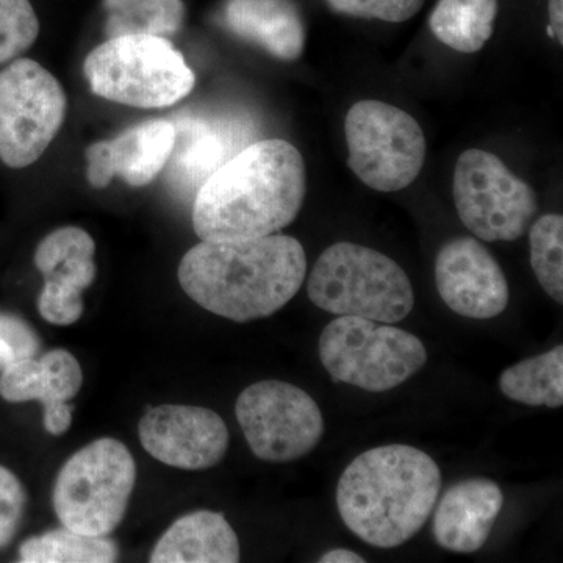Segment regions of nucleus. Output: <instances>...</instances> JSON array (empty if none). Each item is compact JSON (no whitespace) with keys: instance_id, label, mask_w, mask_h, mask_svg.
<instances>
[{"instance_id":"6ab92c4d","label":"nucleus","mask_w":563,"mask_h":563,"mask_svg":"<svg viewBox=\"0 0 563 563\" xmlns=\"http://www.w3.org/2000/svg\"><path fill=\"white\" fill-rule=\"evenodd\" d=\"M498 0H440L429 27L444 46L461 54L483 49L495 31Z\"/></svg>"},{"instance_id":"2eb2a0df","label":"nucleus","mask_w":563,"mask_h":563,"mask_svg":"<svg viewBox=\"0 0 563 563\" xmlns=\"http://www.w3.org/2000/svg\"><path fill=\"white\" fill-rule=\"evenodd\" d=\"M504 495L490 479L473 477L448 488L433 515V537L444 550L476 553L487 543Z\"/></svg>"},{"instance_id":"423d86ee","label":"nucleus","mask_w":563,"mask_h":563,"mask_svg":"<svg viewBox=\"0 0 563 563\" xmlns=\"http://www.w3.org/2000/svg\"><path fill=\"white\" fill-rule=\"evenodd\" d=\"M136 483V463L124 443L99 439L63 465L52 504L63 528L110 536L121 525Z\"/></svg>"},{"instance_id":"c756f323","label":"nucleus","mask_w":563,"mask_h":563,"mask_svg":"<svg viewBox=\"0 0 563 563\" xmlns=\"http://www.w3.org/2000/svg\"><path fill=\"white\" fill-rule=\"evenodd\" d=\"M27 493L16 474L0 466V550L14 539L24 518Z\"/></svg>"},{"instance_id":"f8f14e48","label":"nucleus","mask_w":563,"mask_h":563,"mask_svg":"<svg viewBox=\"0 0 563 563\" xmlns=\"http://www.w3.org/2000/svg\"><path fill=\"white\" fill-rule=\"evenodd\" d=\"M139 435L152 457L188 472L217 466L231 440L220 415L196 406L152 407L141 417Z\"/></svg>"},{"instance_id":"9d476101","label":"nucleus","mask_w":563,"mask_h":563,"mask_svg":"<svg viewBox=\"0 0 563 563\" xmlns=\"http://www.w3.org/2000/svg\"><path fill=\"white\" fill-rule=\"evenodd\" d=\"M453 195L463 224L484 242L521 239L537 213L532 188L487 151L468 150L459 157Z\"/></svg>"},{"instance_id":"2f4dec72","label":"nucleus","mask_w":563,"mask_h":563,"mask_svg":"<svg viewBox=\"0 0 563 563\" xmlns=\"http://www.w3.org/2000/svg\"><path fill=\"white\" fill-rule=\"evenodd\" d=\"M321 563H365V559L354 551L346 550V548H339V550L329 551V553L322 554L320 559Z\"/></svg>"},{"instance_id":"20e7f679","label":"nucleus","mask_w":563,"mask_h":563,"mask_svg":"<svg viewBox=\"0 0 563 563\" xmlns=\"http://www.w3.org/2000/svg\"><path fill=\"white\" fill-rule=\"evenodd\" d=\"M307 292L310 301L336 317L402 321L415 306L412 284L390 257L355 243H335L314 263Z\"/></svg>"},{"instance_id":"4468645a","label":"nucleus","mask_w":563,"mask_h":563,"mask_svg":"<svg viewBox=\"0 0 563 563\" xmlns=\"http://www.w3.org/2000/svg\"><path fill=\"white\" fill-rule=\"evenodd\" d=\"M84 384L80 363L66 350L46 352L43 357L24 358L3 369L0 396L9 402L40 401L44 407V429L62 435L73 424L70 399Z\"/></svg>"},{"instance_id":"4be33fe9","label":"nucleus","mask_w":563,"mask_h":563,"mask_svg":"<svg viewBox=\"0 0 563 563\" xmlns=\"http://www.w3.org/2000/svg\"><path fill=\"white\" fill-rule=\"evenodd\" d=\"M109 13V38L122 35H155L169 38L180 31L185 20L181 0H103Z\"/></svg>"},{"instance_id":"412c9836","label":"nucleus","mask_w":563,"mask_h":563,"mask_svg":"<svg viewBox=\"0 0 563 563\" xmlns=\"http://www.w3.org/2000/svg\"><path fill=\"white\" fill-rule=\"evenodd\" d=\"M92 257H74L44 274V287L40 292L38 312L55 325H69L79 321L84 313L81 291L96 279Z\"/></svg>"},{"instance_id":"7ed1b4c3","label":"nucleus","mask_w":563,"mask_h":563,"mask_svg":"<svg viewBox=\"0 0 563 563\" xmlns=\"http://www.w3.org/2000/svg\"><path fill=\"white\" fill-rule=\"evenodd\" d=\"M440 490L442 472L431 455L407 444H387L346 466L336 487V507L358 539L388 550L420 532Z\"/></svg>"},{"instance_id":"f3484780","label":"nucleus","mask_w":563,"mask_h":563,"mask_svg":"<svg viewBox=\"0 0 563 563\" xmlns=\"http://www.w3.org/2000/svg\"><path fill=\"white\" fill-rule=\"evenodd\" d=\"M240 542L224 515L196 510L174 521L152 551V563H236Z\"/></svg>"},{"instance_id":"5701e85b","label":"nucleus","mask_w":563,"mask_h":563,"mask_svg":"<svg viewBox=\"0 0 563 563\" xmlns=\"http://www.w3.org/2000/svg\"><path fill=\"white\" fill-rule=\"evenodd\" d=\"M118 547L109 536H85L68 528L55 529L25 540L20 548L22 563H111Z\"/></svg>"},{"instance_id":"a211bd4d","label":"nucleus","mask_w":563,"mask_h":563,"mask_svg":"<svg viewBox=\"0 0 563 563\" xmlns=\"http://www.w3.org/2000/svg\"><path fill=\"white\" fill-rule=\"evenodd\" d=\"M177 128L172 121L140 122L120 133L117 139L103 141L111 172L131 187L150 185L173 157Z\"/></svg>"},{"instance_id":"c85d7f7f","label":"nucleus","mask_w":563,"mask_h":563,"mask_svg":"<svg viewBox=\"0 0 563 563\" xmlns=\"http://www.w3.org/2000/svg\"><path fill=\"white\" fill-rule=\"evenodd\" d=\"M40 339L35 331L14 314L0 313V372L24 358L36 357Z\"/></svg>"},{"instance_id":"0eeeda50","label":"nucleus","mask_w":563,"mask_h":563,"mask_svg":"<svg viewBox=\"0 0 563 563\" xmlns=\"http://www.w3.org/2000/svg\"><path fill=\"white\" fill-rule=\"evenodd\" d=\"M318 352L333 380L372 393L399 387L428 362V351L413 333L357 317L329 322Z\"/></svg>"},{"instance_id":"a878e982","label":"nucleus","mask_w":563,"mask_h":563,"mask_svg":"<svg viewBox=\"0 0 563 563\" xmlns=\"http://www.w3.org/2000/svg\"><path fill=\"white\" fill-rule=\"evenodd\" d=\"M40 35V21L31 0H0V65L31 49Z\"/></svg>"},{"instance_id":"f03ea898","label":"nucleus","mask_w":563,"mask_h":563,"mask_svg":"<svg viewBox=\"0 0 563 563\" xmlns=\"http://www.w3.org/2000/svg\"><path fill=\"white\" fill-rule=\"evenodd\" d=\"M307 274L302 244L288 235L201 242L179 265L181 290L209 312L235 322L272 317L298 295Z\"/></svg>"},{"instance_id":"f257e3e1","label":"nucleus","mask_w":563,"mask_h":563,"mask_svg":"<svg viewBox=\"0 0 563 563\" xmlns=\"http://www.w3.org/2000/svg\"><path fill=\"white\" fill-rule=\"evenodd\" d=\"M306 198V163L285 140L252 143L203 181L192 203L201 242H243L290 225Z\"/></svg>"},{"instance_id":"39448f33","label":"nucleus","mask_w":563,"mask_h":563,"mask_svg":"<svg viewBox=\"0 0 563 563\" xmlns=\"http://www.w3.org/2000/svg\"><path fill=\"white\" fill-rule=\"evenodd\" d=\"M84 74L96 96L136 109L176 106L196 84L181 52L155 35L107 40L85 58Z\"/></svg>"},{"instance_id":"1a4fd4ad","label":"nucleus","mask_w":563,"mask_h":563,"mask_svg":"<svg viewBox=\"0 0 563 563\" xmlns=\"http://www.w3.org/2000/svg\"><path fill=\"white\" fill-rule=\"evenodd\" d=\"M68 99L54 74L31 58L0 69V161L27 168L51 146L65 122Z\"/></svg>"},{"instance_id":"9b49d317","label":"nucleus","mask_w":563,"mask_h":563,"mask_svg":"<svg viewBox=\"0 0 563 563\" xmlns=\"http://www.w3.org/2000/svg\"><path fill=\"white\" fill-rule=\"evenodd\" d=\"M235 413L252 454L265 462L298 461L312 453L324 433L312 396L282 380L250 385L236 399Z\"/></svg>"},{"instance_id":"6e6552de","label":"nucleus","mask_w":563,"mask_h":563,"mask_svg":"<svg viewBox=\"0 0 563 563\" xmlns=\"http://www.w3.org/2000/svg\"><path fill=\"white\" fill-rule=\"evenodd\" d=\"M347 165L373 190L401 191L420 176L426 139L407 111L380 101L354 103L344 120Z\"/></svg>"},{"instance_id":"7c9ffc66","label":"nucleus","mask_w":563,"mask_h":563,"mask_svg":"<svg viewBox=\"0 0 563 563\" xmlns=\"http://www.w3.org/2000/svg\"><path fill=\"white\" fill-rule=\"evenodd\" d=\"M548 11H550V25L553 31V38L559 44H563V0H548Z\"/></svg>"},{"instance_id":"393cba45","label":"nucleus","mask_w":563,"mask_h":563,"mask_svg":"<svg viewBox=\"0 0 563 563\" xmlns=\"http://www.w3.org/2000/svg\"><path fill=\"white\" fill-rule=\"evenodd\" d=\"M184 131L185 143H181L177 154L173 152L176 154V165H179L177 172L180 169L185 176L191 177V187L199 190L203 181L231 157H228L225 141H222L220 133L209 128L184 129Z\"/></svg>"},{"instance_id":"cd10ccee","label":"nucleus","mask_w":563,"mask_h":563,"mask_svg":"<svg viewBox=\"0 0 563 563\" xmlns=\"http://www.w3.org/2000/svg\"><path fill=\"white\" fill-rule=\"evenodd\" d=\"M329 9L361 20L404 22L412 20L424 0H325Z\"/></svg>"},{"instance_id":"b1692460","label":"nucleus","mask_w":563,"mask_h":563,"mask_svg":"<svg viewBox=\"0 0 563 563\" xmlns=\"http://www.w3.org/2000/svg\"><path fill=\"white\" fill-rule=\"evenodd\" d=\"M531 266L540 287L555 302H563V218L544 214L529 231Z\"/></svg>"},{"instance_id":"dca6fc26","label":"nucleus","mask_w":563,"mask_h":563,"mask_svg":"<svg viewBox=\"0 0 563 563\" xmlns=\"http://www.w3.org/2000/svg\"><path fill=\"white\" fill-rule=\"evenodd\" d=\"M221 20L233 35L277 60H298L306 47V25L291 0H228Z\"/></svg>"},{"instance_id":"bb28decb","label":"nucleus","mask_w":563,"mask_h":563,"mask_svg":"<svg viewBox=\"0 0 563 563\" xmlns=\"http://www.w3.org/2000/svg\"><path fill=\"white\" fill-rule=\"evenodd\" d=\"M92 236L80 228L57 229L41 240L35 251V265L41 274L51 273L60 263L74 257H95Z\"/></svg>"},{"instance_id":"aec40b11","label":"nucleus","mask_w":563,"mask_h":563,"mask_svg":"<svg viewBox=\"0 0 563 563\" xmlns=\"http://www.w3.org/2000/svg\"><path fill=\"white\" fill-rule=\"evenodd\" d=\"M499 388L506 398L531 407L558 409L563 404V346L504 369Z\"/></svg>"},{"instance_id":"ddd939ff","label":"nucleus","mask_w":563,"mask_h":563,"mask_svg":"<svg viewBox=\"0 0 563 563\" xmlns=\"http://www.w3.org/2000/svg\"><path fill=\"white\" fill-rule=\"evenodd\" d=\"M435 284L443 302L472 320L498 317L509 303V284L501 266L470 236L443 244L435 261Z\"/></svg>"}]
</instances>
